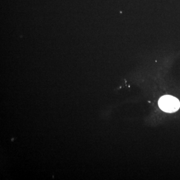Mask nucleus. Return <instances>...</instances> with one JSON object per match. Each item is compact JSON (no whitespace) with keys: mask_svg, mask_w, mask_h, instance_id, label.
Here are the masks:
<instances>
[{"mask_svg":"<svg viewBox=\"0 0 180 180\" xmlns=\"http://www.w3.org/2000/svg\"><path fill=\"white\" fill-rule=\"evenodd\" d=\"M158 104L160 109L167 113H174L177 111L180 107L179 100L170 95L162 97L159 100Z\"/></svg>","mask_w":180,"mask_h":180,"instance_id":"nucleus-1","label":"nucleus"}]
</instances>
